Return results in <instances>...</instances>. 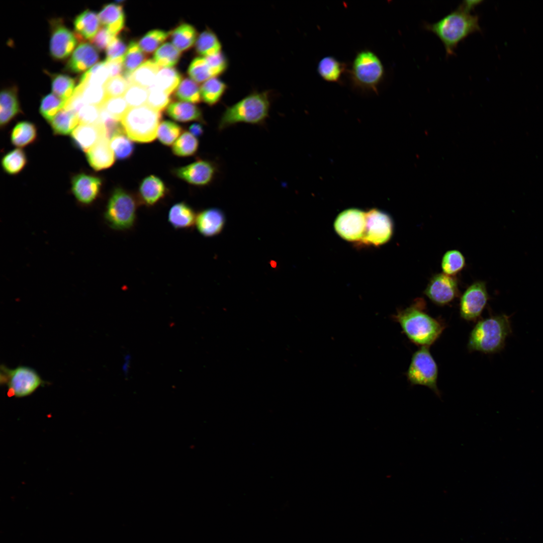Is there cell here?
<instances>
[{
  "mask_svg": "<svg viewBox=\"0 0 543 543\" xmlns=\"http://www.w3.org/2000/svg\"><path fill=\"white\" fill-rule=\"evenodd\" d=\"M425 306L422 300H418L410 306L398 310L393 318L399 323L403 332L412 342L429 347L439 338L445 325L428 314Z\"/></svg>",
  "mask_w": 543,
  "mask_h": 543,
  "instance_id": "1",
  "label": "cell"
},
{
  "mask_svg": "<svg viewBox=\"0 0 543 543\" xmlns=\"http://www.w3.org/2000/svg\"><path fill=\"white\" fill-rule=\"evenodd\" d=\"M424 28L434 33L442 43L447 56L455 54L458 44L470 35L481 31L479 17L460 5L434 23H425Z\"/></svg>",
  "mask_w": 543,
  "mask_h": 543,
  "instance_id": "2",
  "label": "cell"
},
{
  "mask_svg": "<svg viewBox=\"0 0 543 543\" xmlns=\"http://www.w3.org/2000/svg\"><path fill=\"white\" fill-rule=\"evenodd\" d=\"M270 107L269 93L253 92L227 107L219 121L218 129L223 130L238 123L262 125Z\"/></svg>",
  "mask_w": 543,
  "mask_h": 543,
  "instance_id": "3",
  "label": "cell"
},
{
  "mask_svg": "<svg viewBox=\"0 0 543 543\" xmlns=\"http://www.w3.org/2000/svg\"><path fill=\"white\" fill-rule=\"evenodd\" d=\"M510 332L509 318L505 315L481 319L470 333L468 349L470 351H478L485 353L498 352L504 346L505 339Z\"/></svg>",
  "mask_w": 543,
  "mask_h": 543,
  "instance_id": "4",
  "label": "cell"
},
{
  "mask_svg": "<svg viewBox=\"0 0 543 543\" xmlns=\"http://www.w3.org/2000/svg\"><path fill=\"white\" fill-rule=\"evenodd\" d=\"M162 118L161 112L147 105L129 108L120 120L126 135L140 143L154 140Z\"/></svg>",
  "mask_w": 543,
  "mask_h": 543,
  "instance_id": "5",
  "label": "cell"
},
{
  "mask_svg": "<svg viewBox=\"0 0 543 543\" xmlns=\"http://www.w3.org/2000/svg\"><path fill=\"white\" fill-rule=\"evenodd\" d=\"M384 73L381 60L369 50H363L357 53L350 70L351 81L355 87L375 93L378 92Z\"/></svg>",
  "mask_w": 543,
  "mask_h": 543,
  "instance_id": "6",
  "label": "cell"
},
{
  "mask_svg": "<svg viewBox=\"0 0 543 543\" xmlns=\"http://www.w3.org/2000/svg\"><path fill=\"white\" fill-rule=\"evenodd\" d=\"M137 202L132 194L119 188L111 194L105 213V218L113 229L131 228L136 217Z\"/></svg>",
  "mask_w": 543,
  "mask_h": 543,
  "instance_id": "7",
  "label": "cell"
},
{
  "mask_svg": "<svg viewBox=\"0 0 543 543\" xmlns=\"http://www.w3.org/2000/svg\"><path fill=\"white\" fill-rule=\"evenodd\" d=\"M0 383L8 388L9 394L18 398L29 396L47 384L31 367L19 366L11 369L4 364L0 367Z\"/></svg>",
  "mask_w": 543,
  "mask_h": 543,
  "instance_id": "8",
  "label": "cell"
},
{
  "mask_svg": "<svg viewBox=\"0 0 543 543\" xmlns=\"http://www.w3.org/2000/svg\"><path fill=\"white\" fill-rule=\"evenodd\" d=\"M406 376L412 385L427 387L440 398L437 386L438 368L429 347L421 346L413 353Z\"/></svg>",
  "mask_w": 543,
  "mask_h": 543,
  "instance_id": "9",
  "label": "cell"
},
{
  "mask_svg": "<svg viewBox=\"0 0 543 543\" xmlns=\"http://www.w3.org/2000/svg\"><path fill=\"white\" fill-rule=\"evenodd\" d=\"M366 214V229L359 244L378 246L389 241L394 230V223L390 215L377 209H372Z\"/></svg>",
  "mask_w": 543,
  "mask_h": 543,
  "instance_id": "10",
  "label": "cell"
},
{
  "mask_svg": "<svg viewBox=\"0 0 543 543\" xmlns=\"http://www.w3.org/2000/svg\"><path fill=\"white\" fill-rule=\"evenodd\" d=\"M366 226V212L355 208L342 211L334 223V229L340 237L347 241L359 243L364 235Z\"/></svg>",
  "mask_w": 543,
  "mask_h": 543,
  "instance_id": "11",
  "label": "cell"
},
{
  "mask_svg": "<svg viewBox=\"0 0 543 543\" xmlns=\"http://www.w3.org/2000/svg\"><path fill=\"white\" fill-rule=\"evenodd\" d=\"M50 29L49 49L51 56L56 60L67 58L79 42L75 34L67 28L60 19L52 20Z\"/></svg>",
  "mask_w": 543,
  "mask_h": 543,
  "instance_id": "12",
  "label": "cell"
},
{
  "mask_svg": "<svg viewBox=\"0 0 543 543\" xmlns=\"http://www.w3.org/2000/svg\"><path fill=\"white\" fill-rule=\"evenodd\" d=\"M485 283L477 281L470 286L461 298V317L467 321H474L480 317L488 300Z\"/></svg>",
  "mask_w": 543,
  "mask_h": 543,
  "instance_id": "13",
  "label": "cell"
},
{
  "mask_svg": "<svg viewBox=\"0 0 543 543\" xmlns=\"http://www.w3.org/2000/svg\"><path fill=\"white\" fill-rule=\"evenodd\" d=\"M457 280L444 273L434 275L430 279L424 294L439 306L448 304L459 296Z\"/></svg>",
  "mask_w": 543,
  "mask_h": 543,
  "instance_id": "14",
  "label": "cell"
},
{
  "mask_svg": "<svg viewBox=\"0 0 543 543\" xmlns=\"http://www.w3.org/2000/svg\"><path fill=\"white\" fill-rule=\"evenodd\" d=\"M217 171L216 165L212 161L198 159L185 166L176 168L174 173L180 179L197 186L210 184Z\"/></svg>",
  "mask_w": 543,
  "mask_h": 543,
  "instance_id": "15",
  "label": "cell"
},
{
  "mask_svg": "<svg viewBox=\"0 0 543 543\" xmlns=\"http://www.w3.org/2000/svg\"><path fill=\"white\" fill-rule=\"evenodd\" d=\"M101 186L100 178L83 173L76 174L71 180L73 194L79 202L84 204H90L96 199Z\"/></svg>",
  "mask_w": 543,
  "mask_h": 543,
  "instance_id": "16",
  "label": "cell"
},
{
  "mask_svg": "<svg viewBox=\"0 0 543 543\" xmlns=\"http://www.w3.org/2000/svg\"><path fill=\"white\" fill-rule=\"evenodd\" d=\"M105 137L104 129L99 121L96 124H79L71 133L73 144L85 153Z\"/></svg>",
  "mask_w": 543,
  "mask_h": 543,
  "instance_id": "17",
  "label": "cell"
},
{
  "mask_svg": "<svg viewBox=\"0 0 543 543\" xmlns=\"http://www.w3.org/2000/svg\"><path fill=\"white\" fill-rule=\"evenodd\" d=\"M99 58V53L93 45L82 42L73 51L65 69L73 73L82 72L93 66Z\"/></svg>",
  "mask_w": 543,
  "mask_h": 543,
  "instance_id": "18",
  "label": "cell"
},
{
  "mask_svg": "<svg viewBox=\"0 0 543 543\" xmlns=\"http://www.w3.org/2000/svg\"><path fill=\"white\" fill-rule=\"evenodd\" d=\"M225 222L222 211L211 208L201 211L196 217V225L198 231L206 237H212L220 233Z\"/></svg>",
  "mask_w": 543,
  "mask_h": 543,
  "instance_id": "19",
  "label": "cell"
},
{
  "mask_svg": "<svg viewBox=\"0 0 543 543\" xmlns=\"http://www.w3.org/2000/svg\"><path fill=\"white\" fill-rule=\"evenodd\" d=\"M86 156L89 164L97 171L111 167L116 158L111 147L110 140L105 137L87 151Z\"/></svg>",
  "mask_w": 543,
  "mask_h": 543,
  "instance_id": "20",
  "label": "cell"
},
{
  "mask_svg": "<svg viewBox=\"0 0 543 543\" xmlns=\"http://www.w3.org/2000/svg\"><path fill=\"white\" fill-rule=\"evenodd\" d=\"M100 24L114 36L124 29L125 16L123 6L117 4L104 5L98 14Z\"/></svg>",
  "mask_w": 543,
  "mask_h": 543,
  "instance_id": "21",
  "label": "cell"
},
{
  "mask_svg": "<svg viewBox=\"0 0 543 543\" xmlns=\"http://www.w3.org/2000/svg\"><path fill=\"white\" fill-rule=\"evenodd\" d=\"M74 33L79 42L93 38L100 29V22L95 12L88 9L77 15L73 22Z\"/></svg>",
  "mask_w": 543,
  "mask_h": 543,
  "instance_id": "22",
  "label": "cell"
},
{
  "mask_svg": "<svg viewBox=\"0 0 543 543\" xmlns=\"http://www.w3.org/2000/svg\"><path fill=\"white\" fill-rule=\"evenodd\" d=\"M163 182L158 177L150 175L141 182L139 194L141 201L147 206H153L161 199L166 193Z\"/></svg>",
  "mask_w": 543,
  "mask_h": 543,
  "instance_id": "23",
  "label": "cell"
},
{
  "mask_svg": "<svg viewBox=\"0 0 543 543\" xmlns=\"http://www.w3.org/2000/svg\"><path fill=\"white\" fill-rule=\"evenodd\" d=\"M0 100V123L1 127H4L21 112L17 88L10 87L3 89Z\"/></svg>",
  "mask_w": 543,
  "mask_h": 543,
  "instance_id": "24",
  "label": "cell"
},
{
  "mask_svg": "<svg viewBox=\"0 0 543 543\" xmlns=\"http://www.w3.org/2000/svg\"><path fill=\"white\" fill-rule=\"evenodd\" d=\"M167 115L179 122H187L193 121L205 124L201 110L194 104L186 102L171 103L166 108Z\"/></svg>",
  "mask_w": 543,
  "mask_h": 543,
  "instance_id": "25",
  "label": "cell"
},
{
  "mask_svg": "<svg viewBox=\"0 0 543 543\" xmlns=\"http://www.w3.org/2000/svg\"><path fill=\"white\" fill-rule=\"evenodd\" d=\"M196 217L194 210L189 205L185 202H179L170 208L168 220L175 229H186L195 223Z\"/></svg>",
  "mask_w": 543,
  "mask_h": 543,
  "instance_id": "26",
  "label": "cell"
},
{
  "mask_svg": "<svg viewBox=\"0 0 543 543\" xmlns=\"http://www.w3.org/2000/svg\"><path fill=\"white\" fill-rule=\"evenodd\" d=\"M172 44L180 51L190 49L195 43L198 37L196 29L192 25L183 23L170 31Z\"/></svg>",
  "mask_w": 543,
  "mask_h": 543,
  "instance_id": "27",
  "label": "cell"
},
{
  "mask_svg": "<svg viewBox=\"0 0 543 543\" xmlns=\"http://www.w3.org/2000/svg\"><path fill=\"white\" fill-rule=\"evenodd\" d=\"M147 55L142 51L138 43L135 41H131L124 57L122 73V76L127 80L129 83L132 74L147 60Z\"/></svg>",
  "mask_w": 543,
  "mask_h": 543,
  "instance_id": "28",
  "label": "cell"
},
{
  "mask_svg": "<svg viewBox=\"0 0 543 543\" xmlns=\"http://www.w3.org/2000/svg\"><path fill=\"white\" fill-rule=\"evenodd\" d=\"M159 67L151 59L147 60L132 74L130 84H135L149 89L154 84Z\"/></svg>",
  "mask_w": 543,
  "mask_h": 543,
  "instance_id": "29",
  "label": "cell"
},
{
  "mask_svg": "<svg viewBox=\"0 0 543 543\" xmlns=\"http://www.w3.org/2000/svg\"><path fill=\"white\" fill-rule=\"evenodd\" d=\"M54 134L67 135L72 133L79 124L77 115L64 108L61 110L49 122Z\"/></svg>",
  "mask_w": 543,
  "mask_h": 543,
  "instance_id": "30",
  "label": "cell"
},
{
  "mask_svg": "<svg viewBox=\"0 0 543 543\" xmlns=\"http://www.w3.org/2000/svg\"><path fill=\"white\" fill-rule=\"evenodd\" d=\"M227 89V84L217 77L209 78L200 86L202 100L210 106L217 104Z\"/></svg>",
  "mask_w": 543,
  "mask_h": 543,
  "instance_id": "31",
  "label": "cell"
},
{
  "mask_svg": "<svg viewBox=\"0 0 543 543\" xmlns=\"http://www.w3.org/2000/svg\"><path fill=\"white\" fill-rule=\"evenodd\" d=\"M37 135L35 124L29 121H22L13 128L11 134V141L14 145L24 147L34 142Z\"/></svg>",
  "mask_w": 543,
  "mask_h": 543,
  "instance_id": "32",
  "label": "cell"
},
{
  "mask_svg": "<svg viewBox=\"0 0 543 543\" xmlns=\"http://www.w3.org/2000/svg\"><path fill=\"white\" fill-rule=\"evenodd\" d=\"M195 49L201 56L206 57L221 52L222 45L215 33L210 29H207L198 36L195 43Z\"/></svg>",
  "mask_w": 543,
  "mask_h": 543,
  "instance_id": "33",
  "label": "cell"
},
{
  "mask_svg": "<svg viewBox=\"0 0 543 543\" xmlns=\"http://www.w3.org/2000/svg\"><path fill=\"white\" fill-rule=\"evenodd\" d=\"M182 76L173 67L162 68L158 71L154 84L157 88L170 95L182 81Z\"/></svg>",
  "mask_w": 543,
  "mask_h": 543,
  "instance_id": "34",
  "label": "cell"
},
{
  "mask_svg": "<svg viewBox=\"0 0 543 543\" xmlns=\"http://www.w3.org/2000/svg\"><path fill=\"white\" fill-rule=\"evenodd\" d=\"M344 70V65L333 56L322 58L318 64L317 71L323 79L336 82L340 80Z\"/></svg>",
  "mask_w": 543,
  "mask_h": 543,
  "instance_id": "35",
  "label": "cell"
},
{
  "mask_svg": "<svg viewBox=\"0 0 543 543\" xmlns=\"http://www.w3.org/2000/svg\"><path fill=\"white\" fill-rule=\"evenodd\" d=\"M181 54L172 43L166 42L155 51L153 60L159 67H172L178 63Z\"/></svg>",
  "mask_w": 543,
  "mask_h": 543,
  "instance_id": "36",
  "label": "cell"
},
{
  "mask_svg": "<svg viewBox=\"0 0 543 543\" xmlns=\"http://www.w3.org/2000/svg\"><path fill=\"white\" fill-rule=\"evenodd\" d=\"M50 76L53 94L67 102L75 89V80L65 74H51Z\"/></svg>",
  "mask_w": 543,
  "mask_h": 543,
  "instance_id": "37",
  "label": "cell"
},
{
  "mask_svg": "<svg viewBox=\"0 0 543 543\" xmlns=\"http://www.w3.org/2000/svg\"><path fill=\"white\" fill-rule=\"evenodd\" d=\"M174 95L179 100L192 104L200 103L202 100L200 87L189 78L182 80L175 90Z\"/></svg>",
  "mask_w": 543,
  "mask_h": 543,
  "instance_id": "38",
  "label": "cell"
},
{
  "mask_svg": "<svg viewBox=\"0 0 543 543\" xmlns=\"http://www.w3.org/2000/svg\"><path fill=\"white\" fill-rule=\"evenodd\" d=\"M75 90L87 104L101 107L107 98L103 85L78 83Z\"/></svg>",
  "mask_w": 543,
  "mask_h": 543,
  "instance_id": "39",
  "label": "cell"
},
{
  "mask_svg": "<svg viewBox=\"0 0 543 543\" xmlns=\"http://www.w3.org/2000/svg\"><path fill=\"white\" fill-rule=\"evenodd\" d=\"M27 162V156L24 151L20 148H16L8 152L3 157L2 165L6 172L14 175L23 170Z\"/></svg>",
  "mask_w": 543,
  "mask_h": 543,
  "instance_id": "40",
  "label": "cell"
},
{
  "mask_svg": "<svg viewBox=\"0 0 543 543\" xmlns=\"http://www.w3.org/2000/svg\"><path fill=\"white\" fill-rule=\"evenodd\" d=\"M199 145L197 137L189 132L186 131L173 144L172 151L174 155L178 156H190L197 152Z\"/></svg>",
  "mask_w": 543,
  "mask_h": 543,
  "instance_id": "41",
  "label": "cell"
},
{
  "mask_svg": "<svg viewBox=\"0 0 543 543\" xmlns=\"http://www.w3.org/2000/svg\"><path fill=\"white\" fill-rule=\"evenodd\" d=\"M110 144L115 157L118 160L126 159L134 152V145L125 132L113 136L110 140Z\"/></svg>",
  "mask_w": 543,
  "mask_h": 543,
  "instance_id": "42",
  "label": "cell"
},
{
  "mask_svg": "<svg viewBox=\"0 0 543 543\" xmlns=\"http://www.w3.org/2000/svg\"><path fill=\"white\" fill-rule=\"evenodd\" d=\"M109 78V72L105 60L98 62L86 71L81 76L79 83L104 86Z\"/></svg>",
  "mask_w": 543,
  "mask_h": 543,
  "instance_id": "43",
  "label": "cell"
},
{
  "mask_svg": "<svg viewBox=\"0 0 543 543\" xmlns=\"http://www.w3.org/2000/svg\"><path fill=\"white\" fill-rule=\"evenodd\" d=\"M170 34V31L166 32L159 29L152 30L141 38L138 44L142 51L148 55L156 51Z\"/></svg>",
  "mask_w": 543,
  "mask_h": 543,
  "instance_id": "44",
  "label": "cell"
},
{
  "mask_svg": "<svg viewBox=\"0 0 543 543\" xmlns=\"http://www.w3.org/2000/svg\"><path fill=\"white\" fill-rule=\"evenodd\" d=\"M465 266V257L457 250H449L442 257L441 267L443 273L446 275L454 276L461 272Z\"/></svg>",
  "mask_w": 543,
  "mask_h": 543,
  "instance_id": "45",
  "label": "cell"
},
{
  "mask_svg": "<svg viewBox=\"0 0 543 543\" xmlns=\"http://www.w3.org/2000/svg\"><path fill=\"white\" fill-rule=\"evenodd\" d=\"M188 73L191 78L197 83L204 82L213 75L205 57L195 58L191 62Z\"/></svg>",
  "mask_w": 543,
  "mask_h": 543,
  "instance_id": "46",
  "label": "cell"
},
{
  "mask_svg": "<svg viewBox=\"0 0 543 543\" xmlns=\"http://www.w3.org/2000/svg\"><path fill=\"white\" fill-rule=\"evenodd\" d=\"M66 101L56 96L54 94H49L44 96L41 100L40 113L42 117L49 123L53 117L62 109Z\"/></svg>",
  "mask_w": 543,
  "mask_h": 543,
  "instance_id": "47",
  "label": "cell"
},
{
  "mask_svg": "<svg viewBox=\"0 0 543 543\" xmlns=\"http://www.w3.org/2000/svg\"><path fill=\"white\" fill-rule=\"evenodd\" d=\"M182 131V128L176 123L169 120L163 121L159 125L157 137L162 144L169 146L175 142Z\"/></svg>",
  "mask_w": 543,
  "mask_h": 543,
  "instance_id": "48",
  "label": "cell"
},
{
  "mask_svg": "<svg viewBox=\"0 0 543 543\" xmlns=\"http://www.w3.org/2000/svg\"><path fill=\"white\" fill-rule=\"evenodd\" d=\"M148 93V89L131 83L123 97L129 108L137 107L146 105Z\"/></svg>",
  "mask_w": 543,
  "mask_h": 543,
  "instance_id": "49",
  "label": "cell"
},
{
  "mask_svg": "<svg viewBox=\"0 0 543 543\" xmlns=\"http://www.w3.org/2000/svg\"><path fill=\"white\" fill-rule=\"evenodd\" d=\"M149 93L146 105L152 109L161 112L170 104V95L153 85L148 89Z\"/></svg>",
  "mask_w": 543,
  "mask_h": 543,
  "instance_id": "50",
  "label": "cell"
},
{
  "mask_svg": "<svg viewBox=\"0 0 543 543\" xmlns=\"http://www.w3.org/2000/svg\"><path fill=\"white\" fill-rule=\"evenodd\" d=\"M129 85L122 75L110 78L104 85L107 98L123 97Z\"/></svg>",
  "mask_w": 543,
  "mask_h": 543,
  "instance_id": "51",
  "label": "cell"
},
{
  "mask_svg": "<svg viewBox=\"0 0 543 543\" xmlns=\"http://www.w3.org/2000/svg\"><path fill=\"white\" fill-rule=\"evenodd\" d=\"M101 107L119 121L129 108L123 97L108 98Z\"/></svg>",
  "mask_w": 543,
  "mask_h": 543,
  "instance_id": "52",
  "label": "cell"
},
{
  "mask_svg": "<svg viewBox=\"0 0 543 543\" xmlns=\"http://www.w3.org/2000/svg\"><path fill=\"white\" fill-rule=\"evenodd\" d=\"M127 48L124 41L119 37L115 36L106 49V61H109L124 57Z\"/></svg>",
  "mask_w": 543,
  "mask_h": 543,
  "instance_id": "53",
  "label": "cell"
},
{
  "mask_svg": "<svg viewBox=\"0 0 543 543\" xmlns=\"http://www.w3.org/2000/svg\"><path fill=\"white\" fill-rule=\"evenodd\" d=\"M100 107L86 104L79 111L77 115L79 124H96L100 120Z\"/></svg>",
  "mask_w": 543,
  "mask_h": 543,
  "instance_id": "54",
  "label": "cell"
},
{
  "mask_svg": "<svg viewBox=\"0 0 543 543\" xmlns=\"http://www.w3.org/2000/svg\"><path fill=\"white\" fill-rule=\"evenodd\" d=\"M205 58L210 66L214 77H217L222 74L228 68V59L222 52L217 54L206 57Z\"/></svg>",
  "mask_w": 543,
  "mask_h": 543,
  "instance_id": "55",
  "label": "cell"
},
{
  "mask_svg": "<svg viewBox=\"0 0 543 543\" xmlns=\"http://www.w3.org/2000/svg\"><path fill=\"white\" fill-rule=\"evenodd\" d=\"M115 37L106 28L102 27L89 41L97 50L103 51Z\"/></svg>",
  "mask_w": 543,
  "mask_h": 543,
  "instance_id": "56",
  "label": "cell"
},
{
  "mask_svg": "<svg viewBox=\"0 0 543 543\" xmlns=\"http://www.w3.org/2000/svg\"><path fill=\"white\" fill-rule=\"evenodd\" d=\"M87 104L82 99L80 94L75 89L70 98L67 100L64 109L77 114L82 107Z\"/></svg>",
  "mask_w": 543,
  "mask_h": 543,
  "instance_id": "57",
  "label": "cell"
},
{
  "mask_svg": "<svg viewBox=\"0 0 543 543\" xmlns=\"http://www.w3.org/2000/svg\"><path fill=\"white\" fill-rule=\"evenodd\" d=\"M123 61L124 57L106 61L110 78L121 75L123 71Z\"/></svg>",
  "mask_w": 543,
  "mask_h": 543,
  "instance_id": "58",
  "label": "cell"
},
{
  "mask_svg": "<svg viewBox=\"0 0 543 543\" xmlns=\"http://www.w3.org/2000/svg\"><path fill=\"white\" fill-rule=\"evenodd\" d=\"M189 132L196 137H200L204 133V128L201 123H194L189 127Z\"/></svg>",
  "mask_w": 543,
  "mask_h": 543,
  "instance_id": "59",
  "label": "cell"
},
{
  "mask_svg": "<svg viewBox=\"0 0 543 543\" xmlns=\"http://www.w3.org/2000/svg\"><path fill=\"white\" fill-rule=\"evenodd\" d=\"M482 1H465L462 2L460 5L466 11L471 12Z\"/></svg>",
  "mask_w": 543,
  "mask_h": 543,
  "instance_id": "60",
  "label": "cell"
}]
</instances>
